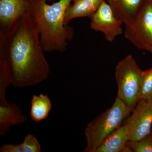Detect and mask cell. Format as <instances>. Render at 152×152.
<instances>
[{
    "mask_svg": "<svg viewBox=\"0 0 152 152\" xmlns=\"http://www.w3.org/2000/svg\"><path fill=\"white\" fill-rule=\"evenodd\" d=\"M0 52L5 56L11 84L14 87L32 86L48 77L50 66L31 13L25 15L8 32H0Z\"/></svg>",
    "mask_w": 152,
    "mask_h": 152,
    "instance_id": "1",
    "label": "cell"
},
{
    "mask_svg": "<svg viewBox=\"0 0 152 152\" xmlns=\"http://www.w3.org/2000/svg\"><path fill=\"white\" fill-rule=\"evenodd\" d=\"M73 0H60L52 5L32 0L31 14L34 20L44 52H64L73 37L72 28L65 23L66 10Z\"/></svg>",
    "mask_w": 152,
    "mask_h": 152,
    "instance_id": "2",
    "label": "cell"
},
{
    "mask_svg": "<svg viewBox=\"0 0 152 152\" xmlns=\"http://www.w3.org/2000/svg\"><path fill=\"white\" fill-rule=\"evenodd\" d=\"M132 112V109L117 96L111 107L87 125L85 129L86 145L83 152H96L104 140L121 126Z\"/></svg>",
    "mask_w": 152,
    "mask_h": 152,
    "instance_id": "3",
    "label": "cell"
},
{
    "mask_svg": "<svg viewBox=\"0 0 152 152\" xmlns=\"http://www.w3.org/2000/svg\"><path fill=\"white\" fill-rule=\"evenodd\" d=\"M143 71L132 55H128L116 66L117 96L133 110L138 102Z\"/></svg>",
    "mask_w": 152,
    "mask_h": 152,
    "instance_id": "4",
    "label": "cell"
},
{
    "mask_svg": "<svg viewBox=\"0 0 152 152\" xmlns=\"http://www.w3.org/2000/svg\"><path fill=\"white\" fill-rule=\"evenodd\" d=\"M125 26L126 38L138 49L148 51L152 45V0H147L135 20Z\"/></svg>",
    "mask_w": 152,
    "mask_h": 152,
    "instance_id": "5",
    "label": "cell"
},
{
    "mask_svg": "<svg viewBox=\"0 0 152 152\" xmlns=\"http://www.w3.org/2000/svg\"><path fill=\"white\" fill-rule=\"evenodd\" d=\"M129 132L130 141L138 140L151 133L152 99L140 100L124 123Z\"/></svg>",
    "mask_w": 152,
    "mask_h": 152,
    "instance_id": "6",
    "label": "cell"
},
{
    "mask_svg": "<svg viewBox=\"0 0 152 152\" xmlns=\"http://www.w3.org/2000/svg\"><path fill=\"white\" fill-rule=\"evenodd\" d=\"M91 27L102 33L106 39L112 42L123 33V23L118 18L107 1H104L91 18Z\"/></svg>",
    "mask_w": 152,
    "mask_h": 152,
    "instance_id": "7",
    "label": "cell"
},
{
    "mask_svg": "<svg viewBox=\"0 0 152 152\" xmlns=\"http://www.w3.org/2000/svg\"><path fill=\"white\" fill-rule=\"evenodd\" d=\"M32 0H0V32L7 33L31 13Z\"/></svg>",
    "mask_w": 152,
    "mask_h": 152,
    "instance_id": "8",
    "label": "cell"
},
{
    "mask_svg": "<svg viewBox=\"0 0 152 152\" xmlns=\"http://www.w3.org/2000/svg\"><path fill=\"white\" fill-rule=\"evenodd\" d=\"M147 0H107L114 12L125 26L135 20Z\"/></svg>",
    "mask_w": 152,
    "mask_h": 152,
    "instance_id": "9",
    "label": "cell"
},
{
    "mask_svg": "<svg viewBox=\"0 0 152 152\" xmlns=\"http://www.w3.org/2000/svg\"><path fill=\"white\" fill-rule=\"evenodd\" d=\"M27 120V116L16 104H0V136L7 134L12 126L22 124Z\"/></svg>",
    "mask_w": 152,
    "mask_h": 152,
    "instance_id": "10",
    "label": "cell"
},
{
    "mask_svg": "<svg viewBox=\"0 0 152 152\" xmlns=\"http://www.w3.org/2000/svg\"><path fill=\"white\" fill-rule=\"evenodd\" d=\"M107 0H73L66 10L64 22L68 25L71 20L79 18H91L104 1Z\"/></svg>",
    "mask_w": 152,
    "mask_h": 152,
    "instance_id": "11",
    "label": "cell"
},
{
    "mask_svg": "<svg viewBox=\"0 0 152 152\" xmlns=\"http://www.w3.org/2000/svg\"><path fill=\"white\" fill-rule=\"evenodd\" d=\"M129 141V132L124 124L110 134L95 152H122Z\"/></svg>",
    "mask_w": 152,
    "mask_h": 152,
    "instance_id": "12",
    "label": "cell"
},
{
    "mask_svg": "<svg viewBox=\"0 0 152 152\" xmlns=\"http://www.w3.org/2000/svg\"><path fill=\"white\" fill-rule=\"evenodd\" d=\"M30 116L33 122L39 123L48 117L51 110V101L48 95H34L31 100Z\"/></svg>",
    "mask_w": 152,
    "mask_h": 152,
    "instance_id": "13",
    "label": "cell"
},
{
    "mask_svg": "<svg viewBox=\"0 0 152 152\" xmlns=\"http://www.w3.org/2000/svg\"><path fill=\"white\" fill-rule=\"evenodd\" d=\"M11 84L7 63L4 55L0 52V104H7L6 94Z\"/></svg>",
    "mask_w": 152,
    "mask_h": 152,
    "instance_id": "14",
    "label": "cell"
},
{
    "mask_svg": "<svg viewBox=\"0 0 152 152\" xmlns=\"http://www.w3.org/2000/svg\"><path fill=\"white\" fill-rule=\"evenodd\" d=\"M152 99V68L143 71L138 101Z\"/></svg>",
    "mask_w": 152,
    "mask_h": 152,
    "instance_id": "15",
    "label": "cell"
},
{
    "mask_svg": "<svg viewBox=\"0 0 152 152\" xmlns=\"http://www.w3.org/2000/svg\"><path fill=\"white\" fill-rule=\"evenodd\" d=\"M127 145L132 152H152V134L138 140L129 141Z\"/></svg>",
    "mask_w": 152,
    "mask_h": 152,
    "instance_id": "16",
    "label": "cell"
},
{
    "mask_svg": "<svg viewBox=\"0 0 152 152\" xmlns=\"http://www.w3.org/2000/svg\"><path fill=\"white\" fill-rule=\"evenodd\" d=\"M21 145L23 152H42L40 144L35 136L32 134H28L25 137Z\"/></svg>",
    "mask_w": 152,
    "mask_h": 152,
    "instance_id": "17",
    "label": "cell"
},
{
    "mask_svg": "<svg viewBox=\"0 0 152 152\" xmlns=\"http://www.w3.org/2000/svg\"><path fill=\"white\" fill-rule=\"evenodd\" d=\"M1 152H23L21 143L15 145L5 144L0 148Z\"/></svg>",
    "mask_w": 152,
    "mask_h": 152,
    "instance_id": "18",
    "label": "cell"
},
{
    "mask_svg": "<svg viewBox=\"0 0 152 152\" xmlns=\"http://www.w3.org/2000/svg\"><path fill=\"white\" fill-rule=\"evenodd\" d=\"M148 51L150 52V53H151L152 54V45L150 47V48L149 50Z\"/></svg>",
    "mask_w": 152,
    "mask_h": 152,
    "instance_id": "19",
    "label": "cell"
},
{
    "mask_svg": "<svg viewBox=\"0 0 152 152\" xmlns=\"http://www.w3.org/2000/svg\"><path fill=\"white\" fill-rule=\"evenodd\" d=\"M44 1H53V0H44Z\"/></svg>",
    "mask_w": 152,
    "mask_h": 152,
    "instance_id": "20",
    "label": "cell"
},
{
    "mask_svg": "<svg viewBox=\"0 0 152 152\" xmlns=\"http://www.w3.org/2000/svg\"><path fill=\"white\" fill-rule=\"evenodd\" d=\"M151 133L152 134V127H151Z\"/></svg>",
    "mask_w": 152,
    "mask_h": 152,
    "instance_id": "21",
    "label": "cell"
}]
</instances>
